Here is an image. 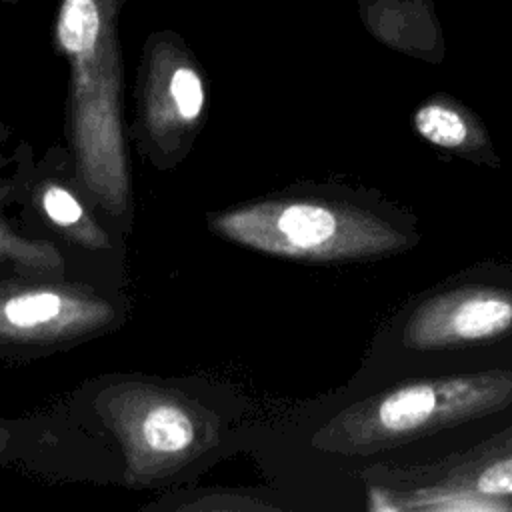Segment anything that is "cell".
Returning a JSON list of instances; mask_svg holds the SVG:
<instances>
[{
  "mask_svg": "<svg viewBox=\"0 0 512 512\" xmlns=\"http://www.w3.org/2000/svg\"><path fill=\"white\" fill-rule=\"evenodd\" d=\"M124 0H58L54 44L70 62V94L78 126L118 136L122 94L120 14Z\"/></svg>",
  "mask_w": 512,
  "mask_h": 512,
  "instance_id": "cell-3",
  "label": "cell"
},
{
  "mask_svg": "<svg viewBox=\"0 0 512 512\" xmlns=\"http://www.w3.org/2000/svg\"><path fill=\"white\" fill-rule=\"evenodd\" d=\"M218 228L242 244L290 258H362L406 244L376 216L322 202L264 204L220 218Z\"/></svg>",
  "mask_w": 512,
  "mask_h": 512,
  "instance_id": "cell-2",
  "label": "cell"
},
{
  "mask_svg": "<svg viewBox=\"0 0 512 512\" xmlns=\"http://www.w3.org/2000/svg\"><path fill=\"white\" fill-rule=\"evenodd\" d=\"M512 402V372L418 380L344 410L324 432L334 450L376 452L490 414Z\"/></svg>",
  "mask_w": 512,
  "mask_h": 512,
  "instance_id": "cell-1",
  "label": "cell"
},
{
  "mask_svg": "<svg viewBox=\"0 0 512 512\" xmlns=\"http://www.w3.org/2000/svg\"><path fill=\"white\" fill-rule=\"evenodd\" d=\"M42 206H44V212L54 222L64 224V226L76 224L82 218V208H80L78 200L70 192H66L64 188H58V186H52L44 192Z\"/></svg>",
  "mask_w": 512,
  "mask_h": 512,
  "instance_id": "cell-9",
  "label": "cell"
},
{
  "mask_svg": "<svg viewBox=\"0 0 512 512\" xmlns=\"http://www.w3.org/2000/svg\"><path fill=\"white\" fill-rule=\"evenodd\" d=\"M512 330V292L458 288L422 302L408 318L402 342L430 350L490 340Z\"/></svg>",
  "mask_w": 512,
  "mask_h": 512,
  "instance_id": "cell-4",
  "label": "cell"
},
{
  "mask_svg": "<svg viewBox=\"0 0 512 512\" xmlns=\"http://www.w3.org/2000/svg\"><path fill=\"white\" fill-rule=\"evenodd\" d=\"M468 490L480 496H510L512 494V456L484 466L478 474L458 484V490Z\"/></svg>",
  "mask_w": 512,
  "mask_h": 512,
  "instance_id": "cell-8",
  "label": "cell"
},
{
  "mask_svg": "<svg viewBox=\"0 0 512 512\" xmlns=\"http://www.w3.org/2000/svg\"><path fill=\"white\" fill-rule=\"evenodd\" d=\"M140 440L158 454H178L194 442V424L184 410L174 404L154 406L140 422Z\"/></svg>",
  "mask_w": 512,
  "mask_h": 512,
  "instance_id": "cell-6",
  "label": "cell"
},
{
  "mask_svg": "<svg viewBox=\"0 0 512 512\" xmlns=\"http://www.w3.org/2000/svg\"><path fill=\"white\" fill-rule=\"evenodd\" d=\"M64 300L54 292H24L4 302V320L18 330H32L52 324L62 316Z\"/></svg>",
  "mask_w": 512,
  "mask_h": 512,
  "instance_id": "cell-7",
  "label": "cell"
},
{
  "mask_svg": "<svg viewBox=\"0 0 512 512\" xmlns=\"http://www.w3.org/2000/svg\"><path fill=\"white\" fill-rule=\"evenodd\" d=\"M2 2H4V4H18L20 0H2Z\"/></svg>",
  "mask_w": 512,
  "mask_h": 512,
  "instance_id": "cell-10",
  "label": "cell"
},
{
  "mask_svg": "<svg viewBox=\"0 0 512 512\" xmlns=\"http://www.w3.org/2000/svg\"><path fill=\"white\" fill-rule=\"evenodd\" d=\"M414 130L428 142L450 148L468 150L484 142V134L476 120L448 98H430L414 110Z\"/></svg>",
  "mask_w": 512,
  "mask_h": 512,
  "instance_id": "cell-5",
  "label": "cell"
}]
</instances>
